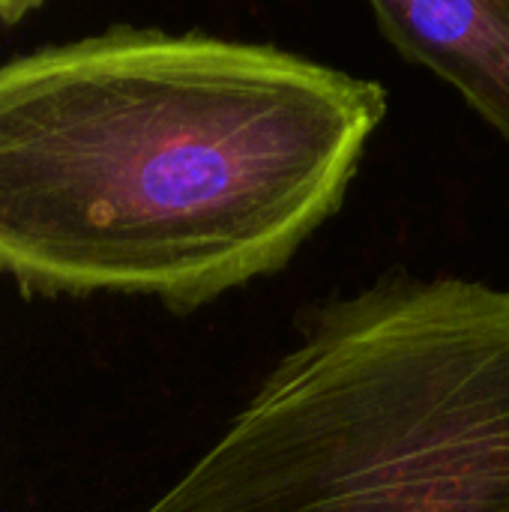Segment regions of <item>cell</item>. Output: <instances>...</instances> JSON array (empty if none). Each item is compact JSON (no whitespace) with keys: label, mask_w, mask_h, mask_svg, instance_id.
<instances>
[{"label":"cell","mask_w":509,"mask_h":512,"mask_svg":"<svg viewBox=\"0 0 509 512\" xmlns=\"http://www.w3.org/2000/svg\"><path fill=\"white\" fill-rule=\"evenodd\" d=\"M387 114L270 45L114 27L0 63V273L27 294L195 309L339 210Z\"/></svg>","instance_id":"6da1fadb"},{"label":"cell","mask_w":509,"mask_h":512,"mask_svg":"<svg viewBox=\"0 0 509 512\" xmlns=\"http://www.w3.org/2000/svg\"><path fill=\"white\" fill-rule=\"evenodd\" d=\"M144 512H509V291L393 279L321 306Z\"/></svg>","instance_id":"7a4b0ae2"},{"label":"cell","mask_w":509,"mask_h":512,"mask_svg":"<svg viewBox=\"0 0 509 512\" xmlns=\"http://www.w3.org/2000/svg\"><path fill=\"white\" fill-rule=\"evenodd\" d=\"M384 36L509 144V0H369Z\"/></svg>","instance_id":"3957f363"},{"label":"cell","mask_w":509,"mask_h":512,"mask_svg":"<svg viewBox=\"0 0 509 512\" xmlns=\"http://www.w3.org/2000/svg\"><path fill=\"white\" fill-rule=\"evenodd\" d=\"M48 0H0V24H21L27 15L39 12Z\"/></svg>","instance_id":"277c9868"}]
</instances>
